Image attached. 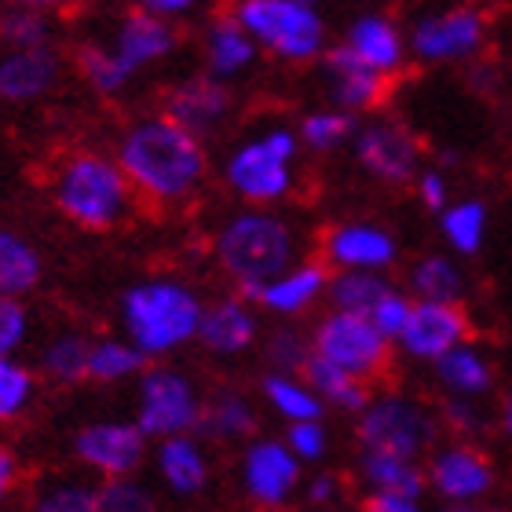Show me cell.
Segmentation results:
<instances>
[{
	"label": "cell",
	"mask_w": 512,
	"mask_h": 512,
	"mask_svg": "<svg viewBox=\"0 0 512 512\" xmlns=\"http://www.w3.org/2000/svg\"><path fill=\"white\" fill-rule=\"evenodd\" d=\"M114 158L125 169L136 198L158 209L194 202L209 180L205 139L183 128L180 121H172L165 110L128 121L118 136Z\"/></svg>",
	"instance_id": "obj_1"
},
{
	"label": "cell",
	"mask_w": 512,
	"mask_h": 512,
	"mask_svg": "<svg viewBox=\"0 0 512 512\" xmlns=\"http://www.w3.org/2000/svg\"><path fill=\"white\" fill-rule=\"evenodd\" d=\"M205 297L191 282L172 275L139 278L121 293L118 322L121 333L147 359H169L198 341Z\"/></svg>",
	"instance_id": "obj_2"
},
{
	"label": "cell",
	"mask_w": 512,
	"mask_h": 512,
	"mask_svg": "<svg viewBox=\"0 0 512 512\" xmlns=\"http://www.w3.org/2000/svg\"><path fill=\"white\" fill-rule=\"evenodd\" d=\"M52 205L81 231H114L136 213V191L107 150H70L52 172Z\"/></svg>",
	"instance_id": "obj_3"
},
{
	"label": "cell",
	"mask_w": 512,
	"mask_h": 512,
	"mask_svg": "<svg viewBox=\"0 0 512 512\" xmlns=\"http://www.w3.org/2000/svg\"><path fill=\"white\" fill-rule=\"evenodd\" d=\"M300 256V235L275 205H242L213 231V260L238 293H253L260 282L286 271Z\"/></svg>",
	"instance_id": "obj_4"
},
{
	"label": "cell",
	"mask_w": 512,
	"mask_h": 512,
	"mask_svg": "<svg viewBox=\"0 0 512 512\" xmlns=\"http://www.w3.org/2000/svg\"><path fill=\"white\" fill-rule=\"evenodd\" d=\"M297 125H267L227 150L220 180L242 205H282L297 191Z\"/></svg>",
	"instance_id": "obj_5"
},
{
	"label": "cell",
	"mask_w": 512,
	"mask_h": 512,
	"mask_svg": "<svg viewBox=\"0 0 512 512\" xmlns=\"http://www.w3.org/2000/svg\"><path fill=\"white\" fill-rule=\"evenodd\" d=\"M256 48L286 66H315L330 48V26L322 4L311 0H235L231 4Z\"/></svg>",
	"instance_id": "obj_6"
},
{
	"label": "cell",
	"mask_w": 512,
	"mask_h": 512,
	"mask_svg": "<svg viewBox=\"0 0 512 512\" xmlns=\"http://www.w3.org/2000/svg\"><path fill=\"white\" fill-rule=\"evenodd\" d=\"M355 439L363 450H384L399 458L425 461V454L443 439L439 414L425 399L410 392H374L355 414Z\"/></svg>",
	"instance_id": "obj_7"
},
{
	"label": "cell",
	"mask_w": 512,
	"mask_h": 512,
	"mask_svg": "<svg viewBox=\"0 0 512 512\" xmlns=\"http://www.w3.org/2000/svg\"><path fill=\"white\" fill-rule=\"evenodd\" d=\"M491 41V19L480 4L454 0L443 8L421 11L406 26L410 63L421 66H465L476 63Z\"/></svg>",
	"instance_id": "obj_8"
},
{
	"label": "cell",
	"mask_w": 512,
	"mask_h": 512,
	"mask_svg": "<svg viewBox=\"0 0 512 512\" xmlns=\"http://www.w3.org/2000/svg\"><path fill=\"white\" fill-rule=\"evenodd\" d=\"M205 392L187 370L169 363L143 366L136 377V421L147 439H165L176 432H194L198 417H202Z\"/></svg>",
	"instance_id": "obj_9"
},
{
	"label": "cell",
	"mask_w": 512,
	"mask_h": 512,
	"mask_svg": "<svg viewBox=\"0 0 512 512\" xmlns=\"http://www.w3.org/2000/svg\"><path fill=\"white\" fill-rule=\"evenodd\" d=\"M308 337H311V352L330 359L341 370L363 377L370 384L388 374V366H392L395 344L366 315H355V311L330 308L315 322V330Z\"/></svg>",
	"instance_id": "obj_10"
},
{
	"label": "cell",
	"mask_w": 512,
	"mask_h": 512,
	"mask_svg": "<svg viewBox=\"0 0 512 512\" xmlns=\"http://www.w3.org/2000/svg\"><path fill=\"white\" fill-rule=\"evenodd\" d=\"M421 465H425L428 491L436 494L439 502H447L450 509H472V505L487 502L498 487V469L476 439L450 436L447 443L439 439Z\"/></svg>",
	"instance_id": "obj_11"
},
{
	"label": "cell",
	"mask_w": 512,
	"mask_h": 512,
	"mask_svg": "<svg viewBox=\"0 0 512 512\" xmlns=\"http://www.w3.org/2000/svg\"><path fill=\"white\" fill-rule=\"evenodd\" d=\"M348 147L355 165L381 187H410L425 165V147L414 136V128L395 118H359Z\"/></svg>",
	"instance_id": "obj_12"
},
{
	"label": "cell",
	"mask_w": 512,
	"mask_h": 512,
	"mask_svg": "<svg viewBox=\"0 0 512 512\" xmlns=\"http://www.w3.org/2000/svg\"><path fill=\"white\" fill-rule=\"evenodd\" d=\"M304 461L286 447V439L249 436L238 454V487L256 509H286L300 494Z\"/></svg>",
	"instance_id": "obj_13"
},
{
	"label": "cell",
	"mask_w": 512,
	"mask_h": 512,
	"mask_svg": "<svg viewBox=\"0 0 512 512\" xmlns=\"http://www.w3.org/2000/svg\"><path fill=\"white\" fill-rule=\"evenodd\" d=\"M355 480L363 487V509L370 512H421L428 494L425 465L384 450L359 447Z\"/></svg>",
	"instance_id": "obj_14"
},
{
	"label": "cell",
	"mask_w": 512,
	"mask_h": 512,
	"mask_svg": "<svg viewBox=\"0 0 512 512\" xmlns=\"http://www.w3.org/2000/svg\"><path fill=\"white\" fill-rule=\"evenodd\" d=\"M74 458L77 465L99 480L110 476H132L147 465L150 458V439L136 421H121V417H107V421H88L77 428L74 436Z\"/></svg>",
	"instance_id": "obj_15"
},
{
	"label": "cell",
	"mask_w": 512,
	"mask_h": 512,
	"mask_svg": "<svg viewBox=\"0 0 512 512\" xmlns=\"http://www.w3.org/2000/svg\"><path fill=\"white\" fill-rule=\"evenodd\" d=\"M469 330L472 326L465 304H454V300H414V311H410L403 333L395 337V348L410 363L432 366L454 344L469 341Z\"/></svg>",
	"instance_id": "obj_16"
},
{
	"label": "cell",
	"mask_w": 512,
	"mask_h": 512,
	"mask_svg": "<svg viewBox=\"0 0 512 512\" xmlns=\"http://www.w3.org/2000/svg\"><path fill=\"white\" fill-rule=\"evenodd\" d=\"M315 66H319V81L326 99H330L333 107L359 114V118L381 107L384 96H388V77L381 70H374L370 63H363L344 41L330 44Z\"/></svg>",
	"instance_id": "obj_17"
},
{
	"label": "cell",
	"mask_w": 512,
	"mask_h": 512,
	"mask_svg": "<svg viewBox=\"0 0 512 512\" xmlns=\"http://www.w3.org/2000/svg\"><path fill=\"white\" fill-rule=\"evenodd\" d=\"M107 48L114 52L121 66H125V74L136 81L139 74H147L150 66L165 63L169 55H176L180 48V30H176V22L172 19H161L154 11H143V8H132L125 11L110 33Z\"/></svg>",
	"instance_id": "obj_18"
},
{
	"label": "cell",
	"mask_w": 512,
	"mask_h": 512,
	"mask_svg": "<svg viewBox=\"0 0 512 512\" xmlns=\"http://www.w3.org/2000/svg\"><path fill=\"white\" fill-rule=\"evenodd\" d=\"M322 260L330 271H392L399 238L377 220H341L322 235Z\"/></svg>",
	"instance_id": "obj_19"
},
{
	"label": "cell",
	"mask_w": 512,
	"mask_h": 512,
	"mask_svg": "<svg viewBox=\"0 0 512 512\" xmlns=\"http://www.w3.org/2000/svg\"><path fill=\"white\" fill-rule=\"evenodd\" d=\"M326 286H330V264L326 260H293L286 271L271 275L267 282L249 293L256 308L271 319H304L308 311L326 304Z\"/></svg>",
	"instance_id": "obj_20"
},
{
	"label": "cell",
	"mask_w": 512,
	"mask_h": 512,
	"mask_svg": "<svg viewBox=\"0 0 512 512\" xmlns=\"http://www.w3.org/2000/svg\"><path fill=\"white\" fill-rule=\"evenodd\" d=\"M161 110L172 121H180L183 128L198 132L202 139H209L213 132L224 128V121L235 110V96H231V81H220L216 74L202 70V74H187L165 92Z\"/></svg>",
	"instance_id": "obj_21"
},
{
	"label": "cell",
	"mask_w": 512,
	"mask_h": 512,
	"mask_svg": "<svg viewBox=\"0 0 512 512\" xmlns=\"http://www.w3.org/2000/svg\"><path fill=\"white\" fill-rule=\"evenodd\" d=\"M154 476L180 502L202 498L213 487L209 443L198 432H176V436L154 439Z\"/></svg>",
	"instance_id": "obj_22"
},
{
	"label": "cell",
	"mask_w": 512,
	"mask_h": 512,
	"mask_svg": "<svg viewBox=\"0 0 512 512\" xmlns=\"http://www.w3.org/2000/svg\"><path fill=\"white\" fill-rule=\"evenodd\" d=\"M260 341V308L246 293H227V297L205 300L202 322H198V341L216 359H238Z\"/></svg>",
	"instance_id": "obj_23"
},
{
	"label": "cell",
	"mask_w": 512,
	"mask_h": 512,
	"mask_svg": "<svg viewBox=\"0 0 512 512\" xmlns=\"http://www.w3.org/2000/svg\"><path fill=\"white\" fill-rule=\"evenodd\" d=\"M63 77V59L52 44H26V48H4L0 52V103L8 107H30L52 96Z\"/></svg>",
	"instance_id": "obj_24"
},
{
	"label": "cell",
	"mask_w": 512,
	"mask_h": 512,
	"mask_svg": "<svg viewBox=\"0 0 512 512\" xmlns=\"http://www.w3.org/2000/svg\"><path fill=\"white\" fill-rule=\"evenodd\" d=\"M344 44L352 48L363 63L381 70L388 81L399 77L410 66V44H406V30L392 15L384 11H359L348 30H344Z\"/></svg>",
	"instance_id": "obj_25"
},
{
	"label": "cell",
	"mask_w": 512,
	"mask_h": 512,
	"mask_svg": "<svg viewBox=\"0 0 512 512\" xmlns=\"http://www.w3.org/2000/svg\"><path fill=\"white\" fill-rule=\"evenodd\" d=\"M432 374L443 395H465V399H491L498 392V366L480 344L461 341L447 355L432 363Z\"/></svg>",
	"instance_id": "obj_26"
},
{
	"label": "cell",
	"mask_w": 512,
	"mask_h": 512,
	"mask_svg": "<svg viewBox=\"0 0 512 512\" xmlns=\"http://www.w3.org/2000/svg\"><path fill=\"white\" fill-rule=\"evenodd\" d=\"M260 55L264 52L256 48L249 30L231 15V11H227V15H216V19L205 26V33H202L205 70L216 74L220 81H238V77H246Z\"/></svg>",
	"instance_id": "obj_27"
},
{
	"label": "cell",
	"mask_w": 512,
	"mask_h": 512,
	"mask_svg": "<svg viewBox=\"0 0 512 512\" xmlns=\"http://www.w3.org/2000/svg\"><path fill=\"white\" fill-rule=\"evenodd\" d=\"M198 436L209 447H242L249 436H256V406L246 392L238 388H216L213 395H205L202 417H198Z\"/></svg>",
	"instance_id": "obj_28"
},
{
	"label": "cell",
	"mask_w": 512,
	"mask_h": 512,
	"mask_svg": "<svg viewBox=\"0 0 512 512\" xmlns=\"http://www.w3.org/2000/svg\"><path fill=\"white\" fill-rule=\"evenodd\" d=\"M403 289L414 300H454V304H465L469 278H465L461 260L454 253H425L406 267Z\"/></svg>",
	"instance_id": "obj_29"
},
{
	"label": "cell",
	"mask_w": 512,
	"mask_h": 512,
	"mask_svg": "<svg viewBox=\"0 0 512 512\" xmlns=\"http://www.w3.org/2000/svg\"><path fill=\"white\" fill-rule=\"evenodd\" d=\"M300 374H304V381H308L311 388H315V395L326 403V410H341V414L355 417L370 403V395H374V384L370 381L348 374V370H341L337 363H330V359H322V355H315V352L308 355V363L300 366Z\"/></svg>",
	"instance_id": "obj_30"
},
{
	"label": "cell",
	"mask_w": 512,
	"mask_h": 512,
	"mask_svg": "<svg viewBox=\"0 0 512 512\" xmlns=\"http://www.w3.org/2000/svg\"><path fill=\"white\" fill-rule=\"evenodd\" d=\"M44 282V253L15 227L0 224V293L30 297Z\"/></svg>",
	"instance_id": "obj_31"
},
{
	"label": "cell",
	"mask_w": 512,
	"mask_h": 512,
	"mask_svg": "<svg viewBox=\"0 0 512 512\" xmlns=\"http://www.w3.org/2000/svg\"><path fill=\"white\" fill-rule=\"evenodd\" d=\"M439 235L447 242L454 256H476L487 242V224H491V209L483 198H450L436 213Z\"/></svg>",
	"instance_id": "obj_32"
},
{
	"label": "cell",
	"mask_w": 512,
	"mask_h": 512,
	"mask_svg": "<svg viewBox=\"0 0 512 512\" xmlns=\"http://www.w3.org/2000/svg\"><path fill=\"white\" fill-rule=\"evenodd\" d=\"M88 352H92V337L77 330L55 333L37 355V374L55 388H77L88 381Z\"/></svg>",
	"instance_id": "obj_33"
},
{
	"label": "cell",
	"mask_w": 512,
	"mask_h": 512,
	"mask_svg": "<svg viewBox=\"0 0 512 512\" xmlns=\"http://www.w3.org/2000/svg\"><path fill=\"white\" fill-rule=\"evenodd\" d=\"M260 395L271 406V414L282 417L286 425L289 421H308V417H326V403L297 370H267L260 377Z\"/></svg>",
	"instance_id": "obj_34"
},
{
	"label": "cell",
	"mask_w": 512,
	"mask_h": 512,
	"mask_svg": "<svg viewBox=\"0 0 512 512\" xmlns=\"http://www.w3.org/2000/svg\"><path fill=\"white\" fill-rule=\"evenodd\" d=\"M147 363L150 359L128 341L125 333L121 337H99V341H92V352H88V381L96 384L136 381Z\"/></svg>",
	"instance_id": "obj_35"
},
{
	"label": "cell",
	"mask_w": 512,
	"mask_h": 512,
	"mask_svg": "<svg viewBox=\"0 0 512 512\" xmlns=\"http://www.w3.org/2000/svg\"><path fill=\"white\" fill-rule=\"evenodd\" d=\"M355 128H359V114L330 103V107L308 110L297 121V136H300V147L311 150V154H333V150L352 143Z\"/></svg>",
	"instance_id": "obj_36"
},
{
	"label": "cell",
	"mask_w": 512,
	"mask_h": 512,
	"mask_svg": "<svg viewBox=\"0 0 512 512\" xmlns=\"http://www.w3.org/2000/svg\"><path fill=\"white\" fill-rule=\"evenodd\" d=\"M395 282L388 271H330V286H326V304L355 315H370L377 300L392 289Z\"/></svg>",
	"instance_id": "obj_37"
},
{
	"label": "cell",
	"mask_w": 512,
	"mask_h": 512,
	"mask_svg": "<svg viewBox=\"0 0 512 512\" xmlns=\"http://www.w3.org/2000/svg\"><path fill=\"white\" fill-rule=\"evenodd\" d=\"M37 403V374L22 363L19 352H0V425L30 414Z\"/></svg>",
	"instance_id": "obj_38"
},
{
	"label": "cell",
	"mask_w": 512,
	"mask_h": 512,
	"mask_svg": "<svg viewBox=\"0 0 512 512\" xmlns=\"http://www.w3.org/2000/svg\"><path fill=\"white\" fill-rule=\"evenodd\" d=\"M77 70L85 77V85L103 99H118L132 85V77L125 74V66L114 59L107 44H81L77 48Z\"/></svg>",
	"instance_id": "obj_39"
},
{
	"label": "cell",
	"mask_w": 512,
	"mask_h": 512,
	"mask_svg": "<svg viewBox=\"0 0 512 512\" xmlns=\"http://www.w3.org/2000/svg\"><path fill=\"white\" fill-rule=\"evenodd\" d=\"M37 512H99V483L88 480H48L33 494Z\"/></svg>",
	"instance_id": "obj_40"
},
{
	"label": "cell",
	"mask_w": 512,
	"mask_h": 512,
	"mask_svg": "<svg viewBox=\"0 0 512 512\" xmlns=\"http://www.w3.org/2000/svg\"><path fill=\"white\" fill-rule=\"evenodd\" d=\"M487 399H465V395H443L436 406L439 425L454 439H480L491 428V417L483 410Z\"/></svg>",
	"instance_id": "obj_41"
},
{
	"label": "cell",
	"mask_w": 512,
	"mask_h": 512,
	"mask_svg": "<svg viewBox=\"0 0 512 512\" xmlns=\"http://www.w3.org/2000/svg\"><path fill=\"white\" fill-rule=\"evenodd\" d=\"M158 509V494L147 483L132 476H110L99 483V512H154Z\"/></svg>",
	"instance_id": "obj_42"
},
{
	"label": "cell",
	"mask_w": 512,
	"mask_h": 512,
	"mask_svg": "<svg viewBox=\"0 0 512 512\" xmlns=\"http://www.w3.org/2000/svg\"><path fill=\"white\" fill-rule=\"evenodd\" d=\"M308 355H311V337L300 333L293 326V319H282V326L264 337V363L271 370H297L300 374V366L308 363Z\"/></svg>",
	"instance_id": "obj_43"
},
{
	"label": "cell",
	"mask_w": 512,
	"mask_h": 512,
	"mask_svg": "<svg viewBox=\"0 0 512 512\" xmlns=\"http://www.w3.org/2000/svg\"><path fill=\"white\" fill-rule=\"evenodd\" d=\"M0 41L11 48H26V44H52V22L48 11L41 8H15L4 11L0 19Z\"/></svg>",
	"instance_id": "obj_44"
},
{
	"label": "cell",
	"mask_w": 512,
	"mask_h": 512,
	"mask_svg": "<svg viewBox=\"0 0 512 512\" xmlns=\"http://www.w3.org/2000/svg\"><path fill=\"white\" fill-rule=\"evenodd\" d=\"M282 439H286V447L293 450L304 465H322V461L330 458V428H326V417L289 421Z\"/></svg>",
	"instance_id": "obj_45"
},
{
	"label": "cell",
	"mask_w": 512,
	"mask_h": 512,
	"mask_svg": "<svg viewBox=\"0 0 512 512\" xmlns=\"http://www.w3.org/2000/svg\"><path fill=\"white\" fill-rule=\"evenodd\" d=\"M33 319L22 297H4L0 293V352H22L30 344Z\"/></svg>",
	"instance_id": "obj_46"
},
{
	"label": "cell",
	"mask_w": 512,
	"mask_h": 512,
	"mask_svg": "<svg viewBox=\"0 0 512 512\" xmlns=\"http://www.w3.org/2000/svg\"><path fill=\"white\" fill-rule=\"evenodd\" d=\"M410 311H414V297H410L403 286H392L381 300H377L374 308H370V315H366V319L374 322L377 330H381L384 337L395 344V337L403 333L406 319H410Z\"/></svg>",
	"instance_id": "obj_47"
},
{
	"label": "cell",
	"mask_w": 512,
	"mask_h": 512,
	"mask_svg": "<svg viewBox=\"0 0 512 512\" xmlns=\"http://www.w3.org/2000/svg\"><path fill=\"white\" fill-rule=\"evenodd\" d=\"M414 194L417 202L425 205V213H439L443 205L454 198V187H450V172L443 165H421V172L414 176Z\"/></svg>",
	"instance_id": "obj_48"
},
{
	"label": "cell",
	"mask_w": 512,
	"mask_h": 512,
	"mask_svg": "<svg viewBox=\"0 0 512 512\" xmlns=\"http://www.w3.org/2000/svg\"><path fill=\"white\" fill-rule=\"evenodd\" d=\"M300 498L311 505V509H333V505L344 498V483L337 472H326L319 469L315 476H304L300 483Z\"/></svg>",
	"instance_id": "obj_49"
},
{
	"label": "cell",
	"mask_w": 512,
	"mask_h": 512,
	"mask_svg": "<svg viewBox=\"0 0 512 512\" xmlns=\"http://www.w3.org/2000/svg\"><path fill=\"white\" fill-rule=\"evenodd\" d=\"M22 483V461L19 454L0 439V505H8L11 498H15V491H19Z\"/></svg>",
	"instance_id": "obj_50"
},
{
	"label": "cell",
	"mask_w": 512,
	"mask_h": 512,
	"mask_svg": "<svg viewBox=\"0 0 512 512\" xmlns=\"http://www.w3.org/2000/svg\"><path fill=\"white\" fill-rule=\"evenodd\" d=\"M132 4L143 11H154V15H161V19H172V22L191 19L194 11L205 8V0H132Z\"/></svg>",
	"instance_id": "obj_51"
},
{
	"label": "cell",
	"mask_w": 512,
	"mask_h": 512,
	"mask_svg": "<svg viewBox=\"0 0 512 512\" xmlns=\"http://www.w3.org/2000/svg\"><path fill=\"white\" fill-rule=\"evenodd\" d=\"M494 425H498L502 439L512 447V384L502 392V399H498V417H494Z\"/></svg>",
	"instance_id": "obj_52"
},
{
	"label": "cell",
	"mask_w": 512,
	"mask_h": 512,
	"mask_svg": "<svg viewBox=\"0 0 512 512\" xmlns=\"http://www.w3.org/2000/svg\"><path fill=\"white\" fill-rule=\"evenodd\" d=\"M4 4H15V8H41V11H52V8H63L66 0H4Z\"/></svg>",
	"instance_id": "obj_53"
},
{
	"label": "cell",
	"mask_w": 512,
	"mask_h": 512,
	"mask_svg": "<svg viewBox=\"0 0 512 512\" xmlns=\"http://www.w3.org/2000/svg\"><path fill=\"white\" fill-rule=\"evenodd\" d=\"M494 4H505V8H512V0H494Z\"/></svg>",
	"instance_id": "obj_54"
},
{
	"label": "cell",
	"mask_w": 512,
	"mask_h": 512,
	"mask_svg": "<svg viewBox=\"0 0 512 512\" xmlns=\"http://www.w3.org/2000/svg\"><path fill=\"white\" fill-rule=\"evenodd\" d=\"M311 4H326V0H311Z\"/></svg>",
	"instance_id": "obj_55"
}]
</instances>
